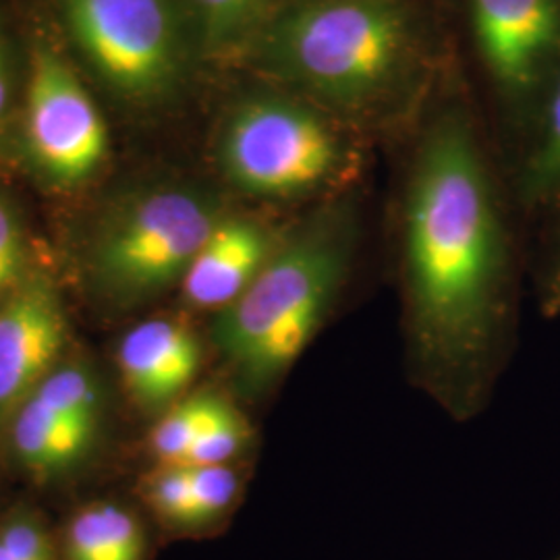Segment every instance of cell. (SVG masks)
Listing matches in <instances>:
<instances>
[{"instance_id": "obj_24", "label": "cell", "mask_w": 560, "mask_h": 560, "mask_svg": "<svg viewBox=\"0 0 560 560\" xmlns=\"http://www.w3.org/2000/svg\"><path fill=\"white\" fill-rule=\"evenodd\" d=\"M550 303L560 307V270L559 275H557V279H555V287H552V298H550Z\"/></svg>"}, {"instance_id": "obj_22", "label": "cell", "mask_w": 560, "mask_h": 560, "mask_svg": "<svg viewBox=\"0 0 560 560\" xmlns=\"http://www.w3.org/2000/svg\"><path fill=\"white\" fill-rule=\"evenodd\" d=\"M560 183V83L550 106V119L546 140L541 143L540 152L532 164L529 185L538 191L552 189Z\"/></svg>"}, {"instance_id": "obj_5", "label": "cell", "mask_w": 560, "mask_h": 560, "mask_svg": "<svg viewBox=\"0 0 560 560\" xmlns=\"http://www.w3.org/2000/svg\"><path fill=\"white\" fill-rule=\"evenodd\" d=\"M231 180L256 196H300L328 179L339 145L324 120L293 102L261 98L237 108L221 145Z\"/></svg>"}, {"instance_id": "obj_12", "label": "cell", "mask_w": 560, "mask_h": 560, "mask_svg": "<svg viewBox=\"0 0 560 560\" xmlns=\"http://www.w3.org/2000/svg\"><path fill=\"white\" fill-rule=\"evenodd\" d=\"M65 560H145L148 538L136 513L115 502L78 511L62 540Z\"/></svg>"}, {"instance_id": "obj_6", "label": "cell", "mask_w": 560, "mask_h": 560, "mask_svg": "<svg viewBox=\"0 0 560 560\" xmlns=\"http://www.w3.org/2000/svg\"><path fill=\"white\" fill-rule=\"evenodd\" d=\"M200 196L164 189L131 203L102 235L98 272L125 298L156 293L185 277L219 224Z\"/></svg>"}, {"instance_id": "obj_13", "label": "cell", "mask_w": 560, "mask_h": 560, "mask_svg": "<svg viewBox=\"0 0 560 560\" xmlns=\"http://www.w3.org/2000/svg\"><path fill=\"white\" fill-rule=\"evenodd\" d=\"M94 430L73 425L36 399H27L20 407L13 442L21 460L36 471H57L80 459L92 441Z\"/></svg>"}, {"instance_id": "obj_15", "label": "cell", "mask_w": 560, "mask_h": 560, "mask_svg": "<svg viewBox=\"0 0 560 560\" xmlns=\"http://www.w3.org/2000/svg\"><path fill=\"white\" fill-rule=\"evenodd\" d=\"M224 400L198 395L175 405L154 428L152 448L164 465H180L201 430L217 418Z\"/></svg>"}, {"instance_id": "obj_10", "label": "cell", "mask_w": 560, "mask_h": 560, "mask_svg": "<svg viewBox=\"0 0 560 560\" xmlns=\"http://www.w3.org/2000/svg\"><path fill=\"white\" fill-rule=\"evenodd\" d=\"M119 365L127 388L148 405L173 399L200 368V347L177 322H143L120 342Z\"/></svg>"}, {"instance_id": "obj_14", "label": "cell", "mask_w": 560, "mask_h": 560, "mask_svg": "<svg viewBox=\"0 0 560 560\" xmlns=\"http://www.w3.org/2000/svg\"><path fill=\"white\" fill-rule=\"evenodd\" d=\"M30 399L38 400L55 416L73 425L96 430L101 395L96 382L92 381V376L85 370L62 368L57 372H50Z\"/></svg>"}, {"instance_id": "obj_8", "label": "cell", "mask_w": 560, "mask_h": 560, "mask_svg": "<svg viewBox=\"0 0 560 560\" xmlns=\"http://www.w3.org/2000/svg\"><path fill=\"white\" fill-rule=\"evenodd\" d=\"M65 340L52 289L30 280L0 303V416L21 407L46 381Z\"/></svg>"}, {"instance_id": "obj_4", "label": "cell", "mask_w": 560, "mask_h": 560, "mask_svg": "<svg viewBox=\"0 0 560 560\" xmlns=\"http://www.w3.org/2000/svg\"><path fill=\"white\" fill-rule=\"evenodd\" d=\"M81 52L110 88L133 101L159 98L180 71L173 0H62Z\"/></svg>"}, {"instance_id": "obj_23", "label": "cell", "mask_w": 560, "mask_h": 560, "mask_svg": "<svg viewBox=\"0 0 560 560\" xmlns=\"http://www.w3.org/2000/svg\"><path fill=\"white\" fill-rule=\"evenodd\" d=\"M9 60H7V50H4V44L0 40V117L4 115L7 110V104H9Z\"/></svg>"}, {"instance_id": "obj_1", "label": "cell", "mask_w": 560, "mask_h": 560, "mask_svg": "<svg viewBox=\"0 0 560 560\" xmlns=\"http://www.w3.org/2000/svg\"><path fill=\"white\" fill-rule=\"evenodd\" d=\"M407 266L423 347L439 360L478 355L497 320L501 226L476 141L455 117L421 148L407 203Z\"/></svg>"}, {"instance_id": "obj_19", "label": "cell", "mask_w": 560, "mask_h": 560, "mask_svg": "<svg viewBox=\"0 0 560 560\" xmlns=\"http://www.w3.org/2000/svg\"><path fill=\"white\" fill-rule=\"evenodd\" d=\"M266 0H194L206 40L222 46L237 40L258 18Z\"/></svg>"}, {"instance_id": "obj_16", "label": "cell", "mask_w": 560, "mask_h": 560, "mask_svg": "<svg viewBox=\"0 0 560 560\" xmlns=\"http://www.w3.org/2000/svg\"><path fill=\"white\" fill-rule=\"evenodd\" d=\"M189 474L194 501V532H200L226 517V513L237 501L240 478L229 465L189 467Z\"/></svg>"}, {"instance_id": "obj_20", "label": "cell", "mask_w": 560, "mask_h": 560, "mask_svg": "<svg viewBox=\"0 0 560 560\" xmlns=\"http://www.w3.org/2000/svg\"><path fill=\"white\" fill-rule=\"evenodd\" d=\"M0 546L13 560H59L52 536L32 513H13L0 523Z\"/></svg>"}, {"instance_id": "obj_3", "label": "cell", "mask_w": 560, "mask_h": 560, "mask_svg": "<svg viewBox=\"0 0 560 560\" xmlns=\"http://www.w3.org/2000/svg\"><path fill=\"white\" fill-rule=\"evenodd\" d=\"M335 229H314L268 258L222 312L217 339L254 381H266L305 349L342 270Z\"/></svg>"}, {"instance_id": "obj_9", "label": "cell", "mask_w": 560, "mask_h": 560, "mask_svg": "<svg viewBox=\"0 0 560 560\" xmlns=\"http://www.w3.org/2000/svg\"><path fill=\"white\" fill-rule=\"evenodd\" d=\"M471 11L492 75L515 92L529 88L557 48L559 0H471Z\"/></svg>"}, {"instance_id": "obj_18", "label": "cell", "mask_w": 560, "mask_h": 560, "mask_svg": "<svg viewBox=\"0 0 560 560\" xmlns=\"http://www.w3.org/2000/svg\"><path fill=\"white\" fill-rule=\"evenodd\" d=\"M245 441V425L240 416L224 402L217 418L200 432V436L187 451L180 465L201 467V465H226L240 453Z\"/></svg>"}, {"instance_id": "obj_7", "label": "cell", "mask_w": 560, "mask_h": 560, "mask_svg": "<svg viewBox=\"0 0 560 560\" xmlns=\"http://www.w3.org/2000/svg\"><path fill=\"white\" fill-rule=\"evenodd\" d=\"M25 145L48 179L75 185L101 166L108 129L75 71L50 50L34 57L25 96Z\"/></svg>"}, {"instance_id": "obj_17", "label": "cell", "mask_w": 560, "mask_h": 560, "mask_svg": "<svg viewBox=\"0 0 560 560\" xmlns=\"http://www.w3.org/2000/svg\"><path fill=\"white\" fill-rule=\"evenodd\" d=\"M145 501L164 525L194 532L191 474L187 465H164L159 469L145 483Z\"/></svg>"}, {"instance_id": "obj_21", "label": "cell", "mask_w": 560, "mask_h": 560, "mask_svg": "<svg viewBox=\"0 0 560 560\" xmlns=\"http://www.w3.org/2000/svg\"><path fill=\"white\" fill-rule=\"evenodd\" d=\"M25 243L15 208L0 198V300L9 298L23 282Z\"/></svg>"}, {"instance_id": "obj_25", "label": "cell", "mask_w": 560, "mask_h": 560, "mask_svg": "<svg viewBox=\"0 0 560 560\" xmlns=\"http://www.w3.org/2000/svg\"><path fill=\"white\" fill-rule=\"evenodd\" d=\"M0 560H13V557L2 546H0Z\"/></svg>"}, {"instance_id": "obj_11", "label": "cell", "mask_w": 560, "mask_h": 560, "mask_svg": "<svg viewBox=\"0 0 560 560\" xmlns=\"http://www.w3.org/2000/svg\"><path fill=\"white\" fill-rule=\"evenodd\" d=\"M268 258V241L260 226L221 221L183 277L185 298L198 307L224 310L258 277Z\"/></svg>"}, {"instance_id": "obj_2", "label": "cell", "mask_w": 560, "mask_h": 560, "mask_svg": "<svg viewBox=\"0 0 560 560\" xmlns=\"http://www.w3.org/2000/svg\"><path fill=\"white\" fill-rule=\"evenodd\" d=\"M407 48L409 25L395 0H310L291 9L270 38L284 75L345 104L382 92Z\"/></svg>"}]
</instances>
